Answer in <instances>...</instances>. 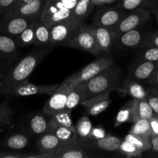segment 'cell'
Segmentation results:
<instances>
[{
  "label": "cell",
  "instance_id": "24",
  "mask_svg": "<svg viewBox=\"0 0 158 158\" xmlns=\"http://www.w3.org/2000/svg\"><path fill=\"white\" fill-rule=\"evenodd\" d=\"M94 6L95 5L92 0H78L73 12L74 19L85 23V20L91 13Z\"/></svg>",
  "mask_w": 158,
  "mask_h": 158
},
{
  "label": "cell",
  "instance_id": "43",
  "mask_svg": "<svg viewBox=\"0 0 158 158\" xmlns=\"http://www.w3.org/2000/svg\"><path fill=\"white\" fill-rule=\"evenodd\" d=\"M16 0H0V16H2Z\"/></svg>",
  "mask_w": 158,
  "mask_h": 158
},
{
  "label": "cell",
  "instance_id": "5",
  "mask_svg": "<svg viewBox=\"0 0 158 158\" xmlns=\"http://www.w3.org/2000/svg\"><path fill=\"white\" fill-rule=\"evenodd\" d=\"M77 143L65 142L60 140L52 133L46 132L39 137L37 148L39 153L43 154V158H52L55 154L72 148H79Z\"/></svg>",
  "mask_w": 158,
  "mask_h": 158
},
{
  "label": "cell",
  "instance_id": "35",
  "mask_svg": "<svg viewBox=\"0 0 158 158\" xmlns=\"http://www.w3.org/2000/svg\"><path fill=\"white\" fill-rule=\"evenodd\" d=\"M125 140L130 142L137 148L140 149L143 152H148L151 149V140L150 138L144 137L142 136L136 135L133 133H129L125 137Z\"/></svg>",
  "mask_w": 158,
  "mask_h": 158
},
{
  "label": "cell",
  "instance_id": "14",
  "mask_svg": "<svg viewBox=\"0 0 158 158\" xmlns=\"http://www.w3.org/2000/svg\"><path fill=\"white\" fill-rule=\"evenodd\" d=\"M91 31L95 38L96 43L99 47L102 56L110 55L115 47L116 34L110 28L91 25Z\"/></svg>",
  "mask_w": 158,
  "mask_h": 158
},
{
  "label": "cell",
  "instance_id": "47",
  "mask_svg": "<svg viewBox=\"0 0 158 158\" xmlns=\"http://www.w3.org/2000/svg\"><path fill=\"white\" fill-rule=\"evenodd\" d=\"M32 1H33V0H16V1L14 2V4L12 5V6H11V7L9 8L8 10H9V9H14V8L19 7V6H23V5L26 4V3H28V2H32Z\"/></svg>",
  "mask_w": 158,
  "mask_h": 158
},
{
  "label": "cell",
  "instance_id": "34",
  "mask_svg": "<svg viewBox=\"0 0 158 158\" xmlns=\"http://www.w3.org/2000/svg\"><path fill=\"white\" fill-rule=\"evenodd\" d=\"M82 91L79 86H76L72 87V89L69 91L67 97L66 106L65 111L71 113V111L81 102Z\"/></svg>",
  "mask_w": 158,
  "mask_h": 158
},
{
  "label": "cell",
  "instance_id": "20",
  "mask_svg": "<svg viewBox=\"0 0 158 158\" xmlns=\"http://www.w3.org/2000/svg\"><path fill=\"white\" fill-rule=\"evenodd\" d=\"M120 91L135 100H144L147 98L149 88H145L140 82L127 77L121 86Z\"/></svg>",
  "mask_w": 158,
  "mask_h": 158
},
{
  "label": "cell",
  "instance_id": "26",
  "mask_svg": "<svg viewBox=\"0 0 158 158\" xmlns=\"http://www.w3.org/2000/svg\"><path fill=\"white\" fill-rule=\"evenodd\" d=\"M48 132L52 133L53 134L58 137L60 140L65 142L71 143H77L78 142V135L77 133L74 132L71 129L65 127L56 126V125H49Z\"/></svg>",
  "mask_w": 158,
  "mask_h": 158
},
{
  "label": "cell",
  "instance_id": "40",
  "mask_svg": "<svg viewBox=\"0 0 158 158\" xmlns=\"http://www.w3.org/2000/svg\"><path fill=\"white\" fill-rule=\"evenodd\" d=\"M143 46H152L158 48V31L146 32Z\"/></svg>",
  "mask_w": 158,
  "mask_h": 158
},
{
  "label": "cell",
  "instance_id": "28",
  "mask_svg": "<svg viewBox=\"0 0 158 158\" xmlns=\"http://www.w3.org/2000/svg\"><path fill=\"white\" fill-rule=\"evenodd\" d=\"M29 144V137L23 134H15L9 136L4 141V147L13 151L26 148Z\"/></svg>",
  "mask_w": 158,
  "mask_h": 158
},
{
  "label": "cell",
  "instance_id": "37",
  "mask_svg": "<svg viewBox=\"0 0 158 158\" xmlns=\"http://www.w3.org/2000/svg\"><path fill=\"white\" fill-rule=\"evenodd\" d=\"M118 151L119 154L126 157H142L143 154L144 153L133 143L125 140L121 141Z\"/></svg>",
  "mask_w": 158,
  "mask_h": 158
},
{
  "label": "cell",
  "instance_id": "33",
  "mask_svg": "<svg viewBox=\"0 0 158 158\" xmlns=\"http://www.w3.org/2000/svg\"><path fill=\"white\" fill-rule=\"evenodd\" d=\"M136 60L158 63V48L152 46H143L137 49Z\"/></svg>",
  "mask_w": 158,
  "mask_h": 158
},
{
  "label": "cell",
  "instance_id": "6",
  "mask_svg": "<svg viewBox=\"0 0 158 158\" xmlns=\"http://www.w3.org/2000/svg\"><path fill=\"white\" fill-rule=\"evenodd\" d=\"M85 22L71 19L60 22L50 26V46H62L75 36Z\"/></svg>",
  "mask_w": 158,
  "mask_h": 158
},
{
  "label": "cell",
  "instance_id": "2",
  "mask_svg": "<svg viewBox=\"0 0 158 158\" xmlns=\"http://www.w3.org/2000/svg\"><path fill=\"white\" fill-rule=\"evenodd\" d=\"M121 81L122 71L112 63L89 80L77 85L82 91L81 102L98 94L119 91L121 87Z\"/></svg>",
  "mask_w": 158,
  "mask_h": 158
},
{
  "label": "cell",
  "instance_id": "46",
  "mask_svg": "<svg viewBox=\"0 0 158 158\" xmlns=\"http://www.w3.org/2000/svg\"><path fill=\"white\" fill-rule=\"evenodd\" d=\"M147 83L150 85L151 87H154L158 89V67L156 68V70L154 71L150 78L149 79Z\"/></svg>",
  "mask_w": 158,
  "mask_h": 158
},
{
  "label": "cell",
  "instance_id": "29",
  "mask_svg": "<svg viewBox=\"0 0 158 158\" xmlns=\"http://www.w3.org/2000/svg\"><path fill=\"white\" fill-rule=\"evenodd\" d=\"M37 20L34 21L30 26H28L25 30H23L15 39L17 44H18V46L20 48H25L31 46V45H34V41H35V27Z\"/></svg>",
  "mask_w": 158,
  "mask_h": 158
},
{
  "label": "cell",
  "instance_id": "39",
  "mask_svg": "<svg viewBox=\"0 0 158 158\" xmlns=\"http://www.w3.org/2000/svg\"><path fill=\"white\" fill-rule=\"evenodd\" d=\"M147 100L151 106L155 116H158V89L150 86Z\"/></svg>",
  "mask_w": 158,
  "mask_h": 158
},
{
  "label": "cell",
  "instance_id": "50",
  "mask_svg": "<svg viewBox=\"0 0 158 158\" xmlns=\"http://www.w3.org/2000/svg\"><path fill=\"white\" fill-rule=\"evenodd\" d=\"M3 77H4V76H3L2 74L1 73H0V85H1V81H2V80Z\"/></svg>",
  "mask_w": 158,
  "mask_h": 158
},
{
  "label": "cell",
  "instance_id": "36",
  "mask_svg": "<svg viewBox=\"0 0 158 158\" xmlns=\"http://www.w3.org/2000/svg\"><path fill=\"white\" fill-rule=\"evenodd\" d=\"M15 114V110L9 103V100H5L0 104V127L10 124Z\"/></svg>",
  "mask_w": 158,
  "mask_h": 158
},
{
  "label": "cell",
  "instance_id": "32",
  "mask_svg": "<svg viewBox=\"0 0 158 158\" xmlns=\"http://www.w3.org/2000/svg\"><path fill=\"white\" fill-rule=\"evenodd\" d=\"M97 157H99L100 156L91 154V152H88L87 150L79 148L67 150L63 152L55 154L53 156L52 158H92Z\"/></svg>",
  "mask_w": 158,
  "mask_h": 158
},
{
  "label": "cell",
  "instance_id": "9",
  "mask_svg": "<svg viewBox=\"0 0 158 158\" xmlns=\"http://www.w3.org/2000/svg\"><path fill=\"white\" fill-rule=\"evenodd\" d=\"M98 6L99 8L96 9L92 19L94 26L112 29L126 14V11L120 9L118 6L113 7L106 5Z\"/></svg>",
  "mask_w": 158,
  "mask_h": 158
},
{
  "label": "cell",
  "instance_id": "48",
  "mask_svg": "<svg viewBox=\"0 0 158 158\" xmlns=\"http://www.w3.org/2000/svg\"><path fill=\"white\" fill-rule=\"evenodd\" d=\"M95 6H102V5H108L116 2V0H92Z\"/></svg>",
  "mask_w": 158,
  "mask_h": 158
},
{
  "label": "cell",
  "instance_id": "49",
  "mask_svg": "<svg viewBox=\"0 0 158 158\" xmlns=\"http://www.w3.org/2000/svg\"><path fill=\"white\" fill-rule=\"evenodd\" d=\"M154 13H155V16H156V23H157L158 25V6H156V7L154 9Z\"/></svg>",
  "mask_w": 158,
  "mask_h": 158
},
{
  "label": "cell",
  "instance_id": "1",
  "mask_svg": "<svg viewBox=\"0 0 158 158\" xmlns=\"http://www.w3.org/2000/svg\"><path fill=\"white\" fill-rule=\"evenodd\" d=\"M53 48L54 46H45L26 54L3 77L0 85V94L10 95L14 88L28 80L34 69L52 51Z\"/></svg>",
  "mask_w": 158,
  "mask_h": 158
},
{
  "label": "cell",
  "instance_id": "31",
  "mask_svg": "<svg viewBox=\"0 0 158 158\" xmlns=\"http://www.w3.org/2000/svg\"><path fill=\"white\" fill-rule=\"evenodd\" d=\"M129 132L136 135L150 138L152 137V132L150 120H145V119L136 120L133 122V125Z\"/></svg>",
  "mask_w": 158,
  "mask_h": 158
},
{
  "label": "cell",
  "instance_id": "25",
  "mask_svg": "<svg viewBox=\"0 0 158 158\" xmlns=\"http://www.w3.org/2000/svg\"><path fill=\"white\" fill-rule=\"evenodd\" d=\"M157 0H121L118 1L117 5L120 9L125 11H130L136 9H150L156 6Z\"/></svg>",
  "mask_w": 158,
  "mask_h": 158
},
{
  "label": "cell",
  "instance_id": "41",
  "mask_svg": "<svg viewBox=\"0 0 158 158\" xmlns=\"http://www.w3.org/2000/svg\"><path fill=\"white\" fill-rule=\"evenodd\" d=\"M106 136V132H105L104 128L100 127H93L91 134H90V136L88 137H91V138L94 139H101L104 138Z\"/></svg>",
  "mask_w": 158,
  "mask_h": 158
},
{
  "label": "cell",
  "instance_id": "51",
  "mask_svg": "<svg viewBox=\"0 0 158 158\" xmlns=\"http://www.w3.org/2000/svg\"><path fill=\"white\" fill-rule=\"evenodd\" d=\"M118 1H121V0H116V2H118Z\"/></svg>",
  "mask_w": 158,
  "mask_h": 158
},
{
  "label": "cell",
  "instance_id": "44",
  "mask_svg": "<svg viewBox=\"0 0 158 158\" xmlns=\"http://www.w3.org/2000/svg\"><path fill=\"white\" fill-rule=\"evenodd\" d=\"M151 149L148 151L150 152V157H158V137H151Z\"/></svg>",
  "mask_w": 158,
  "mask_h": 158
},
{
  "label": "cell",
  "instance_id": "16",
  "mask_svg": "<svg viewBox=\"0 0 158 158\" xmlns=\"http://www.w3.org/2000/svg\"><path fill=\"white\" fill-rule=\"evenodd\" d=\"M143 27L132 29L123 32L116 37L115 47L121 49H139L142 46L146 32L143 31Z\"/></svg>",
  "mask_w": 158,
  "mask_h": 158
},
{
  "label": "cell",
  "instance_id": "12",
  "mask_svg": "<svg viewBox=\"0 0 158 158\" xmlns=\"http://www.w3.org/2000/svg\"><path fill=\"white\" fill-rule=\"evenodd\" d=\"M60 83L51 85H37L29 83L28 80L21 83L13 89L10 95L16 96L19 97H29L34 95H52Z\"/></svg>",
  "mask_w": 158,
  "mask_h": 158
},
{
  "label": "cell",
  "instance_id": "42",
  "mask_svg": "<svg viewBox=\"0 0 158 158\" xmlns=\"http://www.w3.org/2000/svg\"><path fill=\"white\" fill-rule=\"evenodd\" d=\"M26 154H20L15 151H0V158H26Z\"/></svg>",
  "mask_w": 158,
  "mask_h": 158
},
{
  "label": "cell",
  "instance_id": "8",
  "mask_svg": "<svg viewBox=\"0 0 158 158\" xmlns=\"http://www.w3.org/2000/svg\"><path fill=\"white\" fill-rule=\"evenodd\" d=\"M149 10L140 8L128 11L129 12H126L118 24L112 29L116 36L127 31L143 27L147 24L150 16Z\"/></svg>",
  "mask_w": 158,
  "mask_h": 158
},
{
  "label": "cell",
  "instance_id": "7",
  "mask_svg": "<svg viewBox=\"0 0 158 158\" xmlns=\"http://www.w3.org/2000/svg\"><path fill=\"white\" fill-rule=\"evenodd\" d=\"M61 46L81 49L97 57L102 56L100 49L98 46L94 34L91 31V25H87L85 23L75 36L64 43Z\"/></svg>",
  "mask_w": 158,
  "mask_h": 158
},
{
  "label": "cell",
  "instance_id": "22",
  "mask_svg": "<svg viewBox=\"0 0 158 158\" xmlns=\"http://www.w3.org/2000/svg\"><path fill=\"white\" fill-rule=\"evenodd\" d=\"M34 45L40 47L50 46V27L39 19L35 27Z\"/></svg>",
  "mask_w": 158,
  "mask_h": 158
},
{
  "label": "cell",
  "instance_id": "19",
  "mask_svg": "<svg viewBox=\"0 0 158 158\" xmlns=\"http://www.w3.org/2000/svg\"><path fill=\"white\" fill-rule=\"evenodd\" d=\"M20 46L15 39L3 34L0 35V58L7 63H12L17 57Z\"/></svg>",
  "mask_w": 158,
  "mask_h": 158
},
{
  "label": "cell",
  "instance_id": "52",
  "mask_svg": "<svg viewBox=\"0 0 158 158\" xmlns=\"http://www.w3.org/2000/svg\"><path fill=\"white\" fill-rule=\"evenodd\" d=\"M156 117H158V116H156Z\"/></svg>",
  "mask_w": 158,
  "mask_h": 158
},
{
  "label": "cell",
  "instance_id": "21",
  "mask_svg": "<svg viewBox=\"0 0 158 158\" xmlns=\"http://www.w3.org/2000/svg\"><path fill=\"white\" fill-rule=\"evenodd\" d=\"M48 117H50L49 116L46 115L43 112L41 114L37 113L29 116L27 121V128L29 132L33 135H37L39 137L48 132L50 121Z\"/></svg>",
  "mask_w": 158,
  "mask_h": 158
},
{
  "label": "cell",
  "instance_id": "11",
  "mask_svg": "<svg viewBox=\"0 0 158 158\" xmlns=\"http://www.w3.org/2000/svg\"><path fill=\"white\" fill-rule=\"evenodd\" d=\"M72 87L66 83H60L57 90L46 101L42 112L49 117H52L58 113L65 111L67 97Z\"/></svg>",
  "mask_w": 158,
  "mask_h": 158
},
{
  "label": "cell",
  "instance_id": "17",
  "mask_svg": "<svg viewBox=\"0 0 158 158\" xmlns=\"http://www.w3.org/2000/svg\"><path fill=\"white\" fill-rule=\"evenodd\" d=\"M111 93H103L82 101L81 104L86 110L88 115L98 116L108 109L112 103Z\"/></svg>",
  "mask_w": 158,
  "mask_h": 158
},
{
  "label": "cell",
  "instance_id": "13",
  "mask_svg": "<svg viewBox=\"0 0 158 158\" xmlns=\"http://www.w3.org/2000/svg\"><path fill=\"white\" fill-rule=\"evenodd\" d=\"M36 20L37 19L20 16L2 17V19L0 21V31L6 35L15 39Z\"/></svg>",
  "mask_w": 158,
  "mask_h": 158
},
{
  "label": "cell",
  "instance_id": "4",
  "mask_svg": "<svg viewBox=\"0 0 158 158\" xmlns=\"http://www.w3.org/2000/svg\"><path fill=\"white\" fill-rule=\"evenodd\" d=\"M112 63H114V61H113L112 58L110 56V55H103L98 56L96 60H94V61L90 63L87 66H84L83 68L73 73L71 76L68 77L62 83H66V84L74 87L81 83L89 80L90 79L97 75L99 72L103 70L108 66H111Z\"/></svg>",
  "mask_w": 158,
  "mask_h": 158
},
{
  "label": "cell",
  "instance_id": "27",
  "mask_svg": "<svg viewBox=\"0 0 158 158\" xmlns=\"http://www.w3.org/2000/svg\"><path fill=\"white\" fill-rule=\"evenodd\" d=\"M135 100V99H134ZM155 116L151 106L147 99L135 100L134 103V121L138 119L150 120Z\"/></svg>",
  "mask_w": 158,
  "mask_h": 158
},
{
  "label": "cell",
  "instance_id": "45",
  "mask_svg": "<svg viewBox=\"0 0 158 158\" xmlns=\"http://www.w3.org/2000/svg\"><path fill=\"white\" fill-rule=\"evenodd\" d=\"M152 137H158V117L154 116L150 120Z\"/></svg>",
  "mask_w": 158,
  "mask_h": 158
},
{
  "label": "cell",
  "instance_id": "10",
  "mask_svg": "<svg viewBox=\"0 0 158 158\" xmlns=\"http://www.w3.org/2000/svg\"><path fill=\"white\" fill-rule=\"evenodd\" d=\"M121 141L122 140L120 138L111 135H107L101 139L91 137L78 138V143L81 148L87 151H100L110 153L118 151Z\"/></svg>",
  "mask_w": 158,
  "mask_h": 158
},
{
  "label": "cell",
  "instance_id": "18",
  "mask_svg": "<svg viewBox=\"0 0 158 158\" xmlns=\"http://www.w3.org/2000/svg\"><path fill=\"white\" fill-rule=\"evenodd\" d=\"M158 67V63L136 60V63L130 67L129 78L138 82H147Z\"/></svg>",
  "mask_w": 158,
  "mask_h": 158
},
{
  "label": "cell",
  "instance_id": "15",
  "mask_svg": "<svg viewBox=\"0 0 158 158\" xmlns=\"http://www.w3.org/2000/svg\"><path fill=\"white\" fill-rule=\"evenodd\" d=\"M45 0H33L26 4L8 10L2 17L20 16L38 19H40L44 8Z\"/></svg>",
  "mask_w": 158,
  "mask_h": 158
},
{
  "label": "cell",
  "instance_id": "23",
  "mask_svg": "<svg viewBox=\"0 0 158 158\" xmlns=\"http://www.w3.org/2000/svg\"><path fill=\"white\" fill-rule=\"evenodd\" d=\"M134 103L135 100H128L121 107L115 120L114 127L120 126L125 123H133L134 121Z\"/></svg>",
  "mask_w": 158,
  "mask_h": 158
},
{
  "label": "cell",
  "instance_id": "3",
  "mask_svg": "<svg viewBox=\"0 0 158 158\" xmlns=\"http://www.w3.org/2000/svg\"><path fill=\"white\" fill-rule=\"evenodd\" d=\"M77 1L78 0H45L40 19L50 27L57 23L74 19L73 12Z\"/></svg>",
  "mask_w": 158,
  "mask_h": 158
},
{
  "label": "cell",
  "instance_id": "38",
  "mask_svg": "<svg viewBox=\"0 0 158 158\" xmlns=\"http://www.w3.org/2000/svg\"><path fill=\"white\" fill-rule=\"evenodd\" d=\"M93 125L91 121L87 116H83L77 120L75 125L76 132L81 138H86L91 134Z\"/></svg>",
  "mask_w": 158,
  "mask_h": 158
},
{
  "label": "cell",
  "instance_id": "30",
  "mask_svg": "<svg viewBox=\"0 0 158 158\" xmlns=\"http://www.w3.org/2000/svg\"><path fill=\"white\" fill-rule=\"evenodd\" d=\"M71 113L68 112V111H62V112L52 116L50 118L49 125L65 127L71 129L74 132L77 133L76 132L75 125H74L72 120H71Z\"/></svg>",
  "mask_w": 158,
  "mask_h": 158
}]
</instances>
